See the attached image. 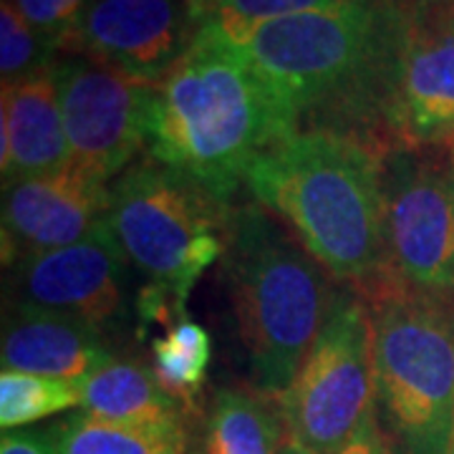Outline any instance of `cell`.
<instances>
[{"label": "cell", "mask_w": 454, "mask_h": 454, "mask_svg": "<svg viewBox=\"0 0 454 454\" xmlns=\"http://www.w3.org/2000/svg\"><path fill=\"white\" fill-rule=\"evenodd\" d=\"M295 131L243 49L212 20L149 94V157L220 197L232 195L255 157Z\"/></svg>", "instance_id": "1"}, {"label": "cell", "mask_w": 454, "mask_h": 454, "mask_svg": "<svg viewBox=\"0 0 454 454\" xmlns=\"http://www.w3.org/2000/svg\"><path fill=\"white\" fill-rule=\"evenodd\" d=\"M245 182L343 286L364 295L389 280L384 169L373 146L301 129L255 157Z\"/></svg>", "instance_id": "2"}, {"label": "cell", "mask_w": 454, "mask_h": 454, "mask_svg": "<svg viewBox=\"0 0 454 454\" xmlns=\"http://www.w3.org/2000/svg\"><path fill=\"white\" fill-rule=\"evenodd\" d=\"M225 270L253 384L278 399L324 328L336 278L262 205L235 210Z\"/></svg>", "instance_id": "3"}, {"label": "cell", "mask_w": 454, "mask_h": 454, "mask_svg": "<svg viewBox=\"0 0 454 454\" xmlns=\"http://www.w3.org/2000/svg\"><path fill=\"white\" fill-rule=\"evenodd\" d=\"M376 331V414L399 454L454 444V303L387 280L364 293Z\"/></svg>", "instance_id": "4"}, {"label": "cell", "mask_w": 454, "mask_h": 454, "mask_svg": "<svg viewBox=\"0 0 454 454\" xmlns=\"http://www.w3.org/2000/svg\"><path fill=\"white\" fill-rule=\"evenodd\" d=\"M227 197L146 157L112 184L109 227L131 265L184 316L187 295L232 238Z\"/></svg>", "instance_id": "5"}, {"label": "cell", "mask_w": 454, "mask_h": 454, "mask_svg": "<svg viewBox=\"0 0 454 454\" xmlns=\"http://www.w3.org/2000/svg\"><path fill=\"white\" fill-rule=\"evenodd\" d=\"M286 434L309 454H336L376 414V331L369 301L343 286L288 389Z\"/></svg>", "instance_id": "6"}, {"label": "cell", "mask_w": 454, "mask_h": 454, "mask_svg": "<svg viewBox=\"0 0 454 454\" xmlns=\"http://www.w3.org/2000/svg\"><path fill=\"white\" fill-rule=\"evenodd\" d=\"M230 38L301 131L306 114L364 76L376 49V20L358 3L340 11L268 20Z\"/></svg>", "instance_id": "7"}, {"label": "cell", "mask_w": 454, "mask_h": 454, "mask_svg": "<svg viewBox=\"0 0 454 454\" xmlns=\"http://www.w3.org/2000/svg\"><path fill=\"white\" fill-rule=\"evenodd\" d=\"M389 280L454 303V169L450 152L394 146L381 157Z\"/></svg>", "instance_id": "8"}, {"label": "cell", "mask_w": 454, "mask_h": 454, "mask_svg": "<svg viewBox=\"0 0 454 454\" xmlns=\"http://www.w3.org/2000/svg\"><path fill=\"white\" fill-rule=\"evenodd\" d=\"M71 164L109 182L146 145L152 86L83 56L53 61Z\"/></svg>", "instance_id": "9"}, {"label": "cell", "mask_w": 454, "mask_h": 454, "mask_svg": "<svg viewBox=\"0 0 454 454\" xmlns=\"http://www.w3.org/2000/svg\"><path fill=\"white\" fill-rule=\"evenodd\" d=\"M384 129L389 149H454V8L406 13Z\"/></svg>", "instance_id": "10"}, {"label": "cell", "mask_w": 454, "mask_h": 454, "mask_svg": "<svg viewBox=\"0 0 454 454\" xmlns=\"http://www.w3.org/2000/svg\"><path fill=\"white\" fill-rule=\"evenodd\" d=\"M195 33L187 0H91L64 51L154 86Z\"/></svg>", "instance_id": "11"}, {"label": "cell", "mask_w": 454, "mask_h": 454, "mask_svg": "<svg viewBox=\"0 0 454 454\" xmlns=\"http://www.w3.org/2000/svg\"><path fill=\"white\" fill-rule=\"evenodd\" d=\"M127 262L106 223L82 243L16 260V306L61 313L101 328L124 310Z\"/></svg>", "instance_id": "12"}, {"label": "cell", "mask_w": 454, "mask_h": 454, "mask_svg": "<svg viewBox=\"0 0 454 454\" xmlns=\"http://www.w3.org/2000/svg\"><path fill=\"white\" fill-rule=\"evenodd\" d=\"M109 207L112 187L71 162L56 172L8 182L3 187L5 258L82 243L109 223Z\"/></svg>", "instance_id": "13"}, {"label": "cell", "mask_w": 454, "mask_h": 454, "mask_svg": "<svg viewBox=\"0 0 454 454\" xmlns=\"http://www.w3.org/2000/svg\"><path fill=\"white\" fill-rule=\"evenodd\" d=\"M71 162L53 66L3 86L0 169L3 182L38 177Z\"/></svg>", "instance_id": "14"}, {"label": "cell", "mask_w": 454, "mask_h": 454, "mask_svg": "<svg viewBox=\"0 0 454 454\" xmlns=\"http://www.w3.org/2000/svg\"><path fill=\"white\" fill-rule=\"evenodd\" d=\"M116 358L97 325L16 306L3 328V372H23L82 384Z\"/></svg>", "instance_id": "15"}, {"label": "cell", "mask_w": 454, "mask_h": 454, "mask_svg": "<svg viewBox=\"0 0 454 454\" xmlns=\"http://www.w3.org/2000/svg\"><path fill=\"white\" fill-rule=\"evenodd\" d=\"M82 411L131 427L182 424V404L160 387L142 361H114L82 381Z\"/></svg>", "instance_id": "16"}, {"label": "cell", "mask_w": 454, "mask_h": 454, "mask_svg": "<svg viewBox=\"0 0 454 454\" xmlns=\"http://www.w3.org/2000/svg\"><path fill=\"white\" fill-rule=\"evenodd\" d=\"M286 424L276 396L253 389H220L205 427V454H278Z\"/></svg>", "instance_id": "17"}, {"label": "cell", "mask_w": 454, "mask_h": 454, "mask_svg": "<svg viewBox=\"0 0 454 454\" xmlns=\"http://www.w3.org/2000/svg\"><path fill=\"white\" fill-rule=\"evenodd\" d=\"M51 432L59 454H187L184 424L131 427L79 411Z\"/></svg>", "instance_id": "18"}, {"label": "cell", "mask_w": 454, "mask_h": 454, "mask_svg": "<svg viewBox=\"0 0 454 454\" xmlns=\"http://www.w3.org/2000/svg\"><path fill=\"white\" fill-rule=\"evenodd\" d=\"M210 356V333L187 316L169 325L167 336L152 340V372L160 387L187 411L202 391Z\"/></svg>", "instance_id": "19"}, {"label": "cell", "mask_w": 454, "mask_h": 454, "mask_svg": "<svg viewBox=\"0 0 454 454\" xmlns=\"http://www.w3.org/2000/svg\"><path fill=\"white\" fill-rule=\"evenodd\" d=\"M82 406V384L23 372L0 373V424L3 432L46 419Z\"/></svg>", "instance_id": "20"}, {"label": "cell", "mask_w": 454, "mask_h": 454, "mask_svg": "<svg viewBox=\"0 0 454 454\" xmlns=\"http://www.w3.org/2000/svg\"><path fill=\"white\" fill-rule=\"evenodd\" d=\"M56 46L31 28L11 0L0 3V79L3 86L23 82L53 66Z\"/></svg>", "instance_id": "21"}, {"label": "cell", "mask_w": 454, "mask_h": 454, "mask_svg": "<svg viewBox=\"0 0 454 454\" xmlns=\"http://www.w3.org/2000/svg\"><path fill=\"white\" fill-rule=\"evenodd\" d=\"M364 0H217L207 20L227 35L247 31L253 26L278 20V18L303 16V13H324L358 5Z\"/></svg>", "instance_id": "22"}, {"label": "cell", "mask_w": 454, "mask_h": 454, "mask_svg": "<svg viewBox=\"0 0 454 454\" xmlns=\"http://www.w3.org/2000/svg\"><path fill=\"white\" fill-rule=\"evenodd\" d=\"M23 20L64 51L68 35L91 5V0H11Z\"/></svg>", "instance_id": "23"}, {"label": "cell", "mask_w": 454, "mask_h": 454, "mask_svg": "<svg viewBox=\"0 0 454 454\" xmlns=\"http://www.w3.org/2000/svg\"><path fill=\"white\" fill-rule=\"evenodd\" d=\"M0 454H59L51 429L38 432H5L0 439Z\"/></svg>", "instance_id": "24"}, {"label": "cell", "mask_w": 454, "mask_h": 454, "mask_svg": "<svg viewBox=\"0 0 454 454\" xmlns=\"http://www.w3.org/2000/svg\"><path fill=\"white\" fill-rule=\"evenodd\" d=\"M336 454H394L389 434L379 422V414H372L369 422L361 427L356 437L351 439L340 452Z\"/></svg>", "instance_id": "25"}, {"label": "cell", "mask_w": 454, "mask_h": 454, "mask_svg": "<svg viewBox=\"0 0 454 454\" xmlns=\"http://www.w3.org/2000/svg\"><path fill=\"white\" fill-rule=\"evenodd\" d=\"M217 0H187V8H190V16H192V23L197 28L210 18V13L215 11Z\"/></svg>", "instance_id": "26"}, {"label": "cell", "mask_w": 454, "mask_h": 454, "mask_svg": "<svg viewBox=\"0 0 454 454\" xmlns=\"http://www.w3.org/2000/svg\"><path fill=\"white\" fill-rule=\"evenodd\" d=\"M406 13H424L439 8H454V0H406Z\"/></svg>", "instance_id": "27"}, {"label": "cell", "mask_w": 454, "mask_h": 454, "mask_svg": "<svg viewBox=\"0 0 454 454\" xmlns=\"http://www.w3.org/2000/svg\"><path fill=\"white\" fill-rule=\"evenodd\" d=\"M278 454H309L306 450H301L295 442H291V439L286 437V442H283V447H280V452Z\"/></svg>", "instance_id": "28"}, {"label": "cell", "mask_w": 454, "mask_h": 454, "mask_svg": "<svg viewBox=\"0 0 454 454\" xmlns=\"http://www.w3.org/2000/svg\"><path fill=\"white\" fill-rule=\"evenodd\" d=\"M450 160H452V169H454V149H452V152H450Z\"/></svg>", "instance_id": "29"}, {"label": "cell", "mask_w": 454, "mask_h": 454, "mask_svg": "<svg viewBox=\"0 0 454 454\" xmlns=\"http://www.w3.org/2000/svg\"><path fill=\"white\" fill-rule=\"evenodd\" d=\"M452 454H454V444H452Z\"/></svg>", "instance_id": "30"}, {"label": "cell", "mask_w": 454, "mask_h": 454, "mask_svg": "<svg viewBox=\"0 0 454 454\" xmlns=\"http://www.w3.org/2000/svg\"><path fill=\"white\" fill-rule=\"evenodd\" d=\"M450 454H452V452H450Z\"/></svg>", "instance_id": "31"}]
</instances>
